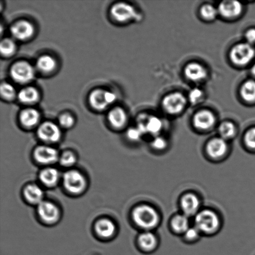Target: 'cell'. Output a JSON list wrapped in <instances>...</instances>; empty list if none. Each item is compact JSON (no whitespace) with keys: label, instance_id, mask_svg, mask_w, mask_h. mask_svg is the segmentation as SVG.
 I'll return each mask as SVG.
<instances>
[{"label":"cell","instance_id":"cell-1","mask_svg":"<svg viewBox=\"0 0 255 255\" xmlns=\"http://www.w3.org/2000/svg\"><path fill=\"white\" fill-rule=\"evenodd\" d=\"M132 218L137 226L144 229H153L159 222L158 213L153 207L147 205L136 207L132 212Z\"/></svg>","mask_w":255,"mask_h":255},{"label":"cell","instance_id":"cell-2","mask_svg":"<svg viewBox=\"0 0 255 255\" xmlns=\"http://www.w3.org/2000/svg\"><path fill=\"white\" fill-rule=\"evenodd\" d=\"M196 226L199 231L212 234L219 229L220 220L218 216L211 210H204L196 215Z\"/></svg>","mask_w":255,"mask_h":255},{"label":"cell","instance_id":"cell-3","mask_svg":"<svg viewBox=\"0 0 255 255\" xmlns=\"http://www.w3.org/2000/svg\"><path fill=\"white\" fill-rule=\"evenodd\" d=\"M63 183L67 191L75 195L82 193L87 186L86 179L84 175L74 170L67 171L64 174Z\"/></svg>","mask_w":255,"mask_h":255},{"label":"cell","instance_id":"cell-4","mask_svg":"<svg viewBox=\"0 0 255 255\" xmlns=\"http://www.w3.org/2000/svg\"><path fill=\"white\" fill-rule=\"evenodd\" d=\"M255 56V50L252 45L241 43L236 45L231 52V58L234 63L245 66L250 63Z\"/></svg>","mask_w":255,"mask_h":255},{"label":"cell","instance_id":"cell-5","mask_svg":"<svg viewBox=\"0 0 255 255\" xmlns=\"http://www.w3.org/2000/svg\"><path fill=\"white\" fill-rule=\"evenodd\" d=\"M116 95L103 89H96L91 92L89 102L94 109L102 111L116 101Z\"/></svg>","mask_w":255,"mask_h":255},{"label":"cell","instance_id":"cell-6","mask_svg":"<svg viewBox=\"0 0 255 255\" xmlns=\"http://www.w3.org/2000/svg\"><path fill=\"white\" fill-rule=\"evenodd\" d=\"M10 72L12 78L22 84L32 81L35 75L33 67L26 61L16 62L11 67Z\"/></svg>","mask_w":255,"mask_h":255},{"label":"cell","instance_id":"cell-7","mask_svg":"<svg viewBox=\"0 0 255 255\" xmlns=\"http://www.w3.org/2000/svg\"><path fill=\"white\" fill-rule=\"evenodd\" d=\"M37 213L42 221L49 224L56 223L61 216L58 207L48 201L42 202L38 205Z\"/></svg>","mask_w":255,"mask_h":255},{"label":"cell","instance_id":"cell-8","mask_svg":"<svg viewBox=\"0 0 255 255\" xmlns=\"http://www.w3.org/2000/svg\"><path fill=\"white\" fill-rule=\"evenodd\" d=\"M111 12L114 19L121 22L128 21L137 17L134 7L125 2L115 4L112 7Z\"/></svg>","mask_w":255,"mask_h":255},{"label":"cell","instance_id":"cell-9","mask_svg":"<svg viewBox=\"0 0 255 255\" xmlns=\"http://www.w3.org/2000/svg\"><path fill=\"white\" fill-rule=\"evenodd\" d=\"M186 103V99L182 94L175 92L165 97L162 101V106L167 113L177 114L183 110Z\"/></svg>","mask_w":255,"mask_h":255},{"label":"cell","instance_id":"cell-10","mask_svg":"<svg viewBox=\"0 0 255 255\" xmlns=\"http://www.w3.org/2000/svg\"><path fill=\"white\" fill-rule=\"evenodd\" d=\"M37 135L40 139L46 142L58 141L61 136L59 128L52 122H44L37 130Z\"/></svg>","mask_w":255,"mask_h":255},{"label":"cell","instance_id":"cell-11","mask_svg":"<svg viewBox=\"0 0 255 255\" xmlns=\"http://www.w3.org/2000/svg\"><path fill=\"white\" fill-rule=\"evenodd\" d=\"M35 159L40 164H52L59 160V153L54 147L39 146L34 152Z\"/></svg>","mask_w":255,"mask_h":255},{"label":"cell","instance_id":"cell-12","mask_svg":"<svg viewBox=\"0 0 255 255\" xmlns=\"http://www.w3.org/2000/svg\"><path fill=\"white\" fill-rule=\"evenodd\" d=\"M11 32L15 38L20 41H26L31 38L34 34V27L31 22L21 20L12 25Z\"/></svg>","mask_w":255,"mask_h":255},{"label":"cell","instance_id":"cell-13","mask_svg":"<svg viewBox=\"0 0 255 255\" xmlns=\"http://www.w3.org/2000/svg\"><path fill=\"white\" fill-rule=\"evenodd\" d=\"M219 11L225 17L238 16L242 11V5L237 1H224L219 5Z\"/></svg>","mask_w":255,"mask_h":255},{"label":"cell","instance_id":"cell-14","mask_svg":"<svg viewBox=\"0 0 255 255\" xmlns=\"http://www.w3.org/2000/svg\"><path fill=\"white\" fill-rule=\"evenodd\" d=\"M215 117L211 112L202 111L196 114L194 119V124L197 128L206 130L211 128L215 123Z\"/></svg>","mask_w":255,"mask_h":255},{"label":"cell","instance_id":"cell-15","mask_svg":"<svg viewBox=\"0 0 255 255\" xmlns=\"http://www.w3.org/2000/svg\"><path fill=\"white\" fill-rule=\"evenodd\" d=\"M227 144L223 138H214L212 139L207 144V151L210 156L213 158H220L226 153L227 151Z\"/></svg>","mask_w":255,"mask_h":255},{"label":"cell","instance_id":"cell-16","mask_svg":"<svg viewBox=\"0 0 255 255\" xmlns=\"http://www.w3.org/2000/svg\"><path fill=\"white\" fill-rule=\"evenodd\" d=\"M181 206L185 216H193L199 209V199L194 194H187L182 198Z\"/></svg>","mask_w":255,"mask_h":255},{"label":"cell","instance_id":"cell-17","mask_svg":"<svg viewBox=\"0 0 255 255\" xmlns=\"http://www.w3.org/2000/svg\"><path fill=\"white\" fill-rule=\"evenodd\" d=\"M96 231L102 238H111L116 233V225L111 220L102 219L97 222Z\"/></svg>","mask_w":255,"mask_h":255},{"label":"cell","instance_id":"cell-18","mask_svg":"<svg viewBox=\"0 0 255 255\" xmlns=\"http://www.w3.org/2000/svg\"><path fill=\"white\" fill-rule=\"evenodd\" d=\"M25 198L29 203L39 205L43 202L44 192L36 184H30L24 190Z\"/></svg>","mask_w":255,"mask_h":255},{"label":"cell","instance_id":"cell-19","mask_svg":"<svg viewBox=\"0 0 255 255\" xmlns=\"http://www.w3.org/2000/svg\"><path fill=\"white\" fill-rule=\"evenodd\" d=\"M185 74L189 80L194 82H199L206 78L207 71L201 64L191 63L185 68Z\"/></svg>","mask_w":255,"mask_h":255},{"label":"cell","instance_id":"cell-20","mask_svg":"<svg viewBox=\"0 0 255 255\" xmlns=\"http://www.w3.org/2000/svg\"><path fill=\"white\" fill-rule=\"evenodd\" d=\"M109 121L116 128H121L127 122V115L123 109L120 107L112 110L109 114Z\"/></svg>","mask_w":255,"mask_h":255},{"label":"cell","instance_id":"cell-21","mask_svg":"<svg viewBox=\"0 0 255 255\" xmlns=\"http://www.w3.org/2000/svg\"><path fill=\"white\" fill-rule=\"evenodd\" d=\"M60 174L56 169L49 167L42 170L39 174V178L44 185L48 187L56 186L58 182Z\"/></svg>","mask_w":255,"mask_h":255},{"label":"cell","instance_id":"cell-22","mask_svg":"<svg viewBox=\"0 0 255 255\" xmlns=\"http://www.w3.org/2000/svg\"><path fill=\"white\" fill-rule=\"evenodd\" d=\"M40 118L39 112L36 109H28L22 111L20 115V121L24 126L32 127L38 123Z\"/></svg>","mask_w":255,"mask_h":255},{"label":"cell","instance_id":"cell-23","mask_svg":"<svg viewBox=\"0 0 255 255\" xmlns=\"http://www.w3.org/2000/svg\"><path fill=\"white\" fill-rule=\"evenodd\" d=\"M39 94L37 89L27 87L22 89L18 94L19 101L25 104H32L38 101Z\"/></svg>","mask_w":255,"mask_h":255},{"label":"cell","instance_id":"cell-24","mask_svg":"<svg viewBox=\"0 0 255 255\" xmlns=\"http://www.w3.org/2000/svg\"><path fill=\"white\" fill-rule=\"evenodd\" d=\"M138 242L140 247L145 251H153L157 246L156 237L150 232L141 234L139 237Z\"/></svg>","mask_w":255,"mask_h":255},{"label":"cell","instance_id":"cell-25","mask_svg":"<svg viewBox=\"0 0 255 255\" xmlns=\"http://www.w3.org/2000/svg\"><path fill=\"white\" fill-rule=\"evenodd\" d=\"M36 66L39 71L45 72V73H48V72L54 71V69L56 68V62L53 57L48 56V55H44L37 59Z\"/></svg>","mask_w":255,"mask_h":255},{"label":"cell","instance_id":"cell-26","mask_svg":"<svg viewBox=\"0 0 255 255\" xmlns=\"http://www.w3.org/2000/svg\"><path fill=\"white\" fill-rule=\"evenodd\" d=\"M144 125L146 128L147 132H149L150 134L157 135L159 133L162 129V124L161 120L157 118L156 117H149L146 118V121L145 123H141Z\"/></svg>","mask_w":255,"mask_h":255},{"label":"cell","instance_id":"cell-27","mask_svg":"<svg viewBox=\"0 0 255 255\" xmlns=\"http://www.w3.org/2000/svg\"><path fill=\"white\" fill-rule=\"evenodd\" d=\"M172 227L178 233H186L189 229V220L185 215L176 216L172 219Z\"/></svg>","mask_w":255,"mask_h":255},{"label":"cell","instance_id":"cell-28","mask_svg":"<svg viewBox=\"0 0 255 255\" xmlns=\"http://www.w3.org/2000/svg\"><path fill=\"white\" fill-rule=\"evenodd\" d=\"M241 96L247 102L255 101V81H248L245 82L241 88Z\"/></svg>","mask_w":255,"mask_h":255},{"label":"cell","instance_id":"cell-29","mask_svg":"<svg viewBox=\"0 0 255 255\" xmlns=\"http://www.w3.org/2000/svg\"><path fill=\"white\" fill-rule=\"evenodd\" d=\"M236 127L231 122H224L219 127L220 134H221L222 138L224 139L233 137L234 134H236Z\"/></svg>","mask_w":255,"mask_h":255},{"label":"cell","instance_id":"cell-30","mask_svg":"<svg viewBox=\"0 0 255 255\" xmlns=\"http://www.w3.org/2000/svg\"><path fill=\"white\" fill-rule=\"evenodd\" d=\"M16 50V44L12 40L6 38L2 40L0 44V51L2 55L5 56H11Z\"/></svg>","mask_w":255,"mask_h":255},{"label":"cell","instance_id":"cell-31","mask_svg":"<svg viewBox=\"0 0 255 255\" xmlns=\"http://www.w3.org/2000/svg\"><path fill=\"white\" fill-rule=\"evenodd\" d=\"M217 10L211 4H205L201 7V13L206 20H213L217 16Z\"/></svg>","mask_w":255,"mask_h":255},{"label":"cell","instance_id":"cell-32","mask_svg":"<svg viewBox=\"0 0 255 255\" xmlns=\"http://www.w3.org/2000/svg\"><path fill=\"white\" fill-rule=\"evenodd\" d=\"M59 161L62 166L70 167L73 166L77 161L76 155L71 151H66L60 157Z\"/></svg>","mask_w":255,"mask_h":255},{"label":"cell","instance_id":"cell-33","mask_svg":"<svg viewBox=\"0 0 255 255\" xmlns=\"http://www.w3.org/2000/svg\"><path fill=\"white\" fill-rule=\"evenodd\" d=\"M1 94L3 98L11 100L14 98L16 95V91H15L14 87L11 84L2 83L1 86Z\"/></svg>","mask_w":255,"mask_h":255},{"label":"cell","instance_id":"cell-34","mask_svg":"<svg viewBox=\"0 0 255 255\" xmlns=\"http://www.w3.org/2000/svg\"><path fill=\"white\" fill-rule=\"evenodd\" d=\"M245 142L250 149L255 151V128L247 131L245 136Z\"/></svg>","mask_w":255,"mask_h":255},{"label":"cell","instance_id":"cell-35","mask_svg":"<svg viewBox=\"0 0 255 255\" xmlns=\"http://www.w3.org/2000/svg\"><path fill=\"white\" fill-rule=\"evenodd\" d=\"M59 122L62 127L69 128L74 126L75 121L74 117L71 115L66 114L60 117Z\"/></svg>","mask_w":255,"mask_h":255},{"label":"cell","instance_id":"cell-36","mask_svg":"<svg viewBox=\"0 0 255 255\" xmlns=\"http://www.w3.org/2000/svg\"><path fill=\"white\" fill-rule=\"evenodd\" d=\"M203 97V92L201 89L195 88L190 92L189 97L192 104H196L201 101Z\"/></svg>","mask_w":255,"mask_h":255},{"label":"cell","instance_id":"cell-37","mask_svg":"<svg viewBox=\"0 0 255 255\" xmlns=\"http://www.w3.org/2000/svg\"><path fill=\"white\" fill-rule=\"evenodd\" d=\"M152 146L157 150L163 149L167 146V142L163 137L156 136L152 142Z\"/></svg>","mask_w":255,"mask_h":255},{"label":"cell","instance_id":"cell-38","mask_svg":"<svg viewBox=\"0 0 255 255\" xmlns=\"http://www.w3.org/2000/svg\"><path fill=\"white\" fill-rule=\"evenodd\" d=\"M142 134H143L142 133L141 130H140L138 128L130 129L129 131H128V136L130 139L132 140V141L139 140Z\"/></svg>","mask_w":255,"mask_h":255},{"label":"cell","instance_id":"cell-39","mask_svg":"<svg viewBox=\"0 0 255 255\" xmlns=\"http://www.w3.org/2000/svg\"><path fill=\"white\" fill-rule=\"evenodd\" d=\"M199 230L197 229V227H191L189 228L185 233L186 235V238L189 240H195L199 236Z\"/></svg>","mask_w":255,"mask_h":255},{"label":"cell","instance_id":"cell-40","mask_svg":"<svg viewBox=\"0 0 255 255\" xmlns=\"http://www.w3.org/2000/svg\"><path fill=\"white\" fill-rule=\"evenodd\" d=\"M246 38L247 43L251 45L255 44V29H251L247 31Z\"/></svg>","mask_w":255,"mask_h":255},{"label":"cell","instance_id":"cell-41","mask_svg":"<svg viewBox=\"0 0 255 255\" xmlns=\"http://www.w3.org/2000/svg\"><path fill=\"white\" fill-rule=\"evenodd\" d=\"M252 73L254 75V76L255 77V64L253 67H252V68L251 69Z\"/></svg>","mask_w":255,"mask_h":255}]
</instances>
